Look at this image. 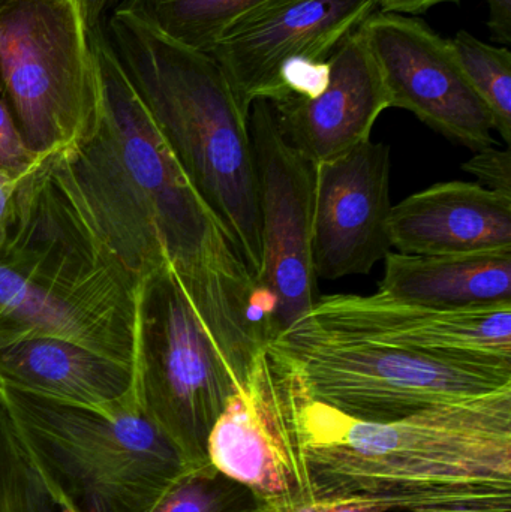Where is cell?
Here are the masks:
<instances>
[{
    "mask_svg": "<svg viewBox=\"0 0 511 512\" xmlns=\"http://www.w3.org/2000/svg\"><path fill=\"white\" fill-rule=\"evenodd\" d=\"M135 345L140 411L189 466L206 465L210 433L240 382L173 274L143 295Z\"/></svg>",
    "mask_w": 511,
    "mask_h": 512,
    "instance_id": "cell-7",
    "label": "cell"
},
{
    "mask_svg": "<svg viewBox=\"0 0 511 512\" xmlns=\"http://www.w3.org/2000/svg\"><path fill=\"white\" fill-rule=\"evenodd\" d=\"M17 182L18 177L0 170V248H2L6 222H8L9 206H11Z\"/></svg>",
    "mask_w": 511,
    "mask_h": 512,
    "instance_id": "cell-29",
    "label": "cell"
},
{
    "mask_svg": "<svg viewBox=\"0 0 511 512\" xmlns=\"http://www.w3.org/2000/svg\"><path fill=\"white\" fill-rule=\"evenodd\" d=\"M0 93L38 159L68 149L92 129L98 69L77 0L0 6Z\"/></svg>",
    "mask_w": 511,
    "mask_h": 512,
    "instance_id": "cell-5",
    "label": "cell"
},
{
    "mask_svg": "<svg viewBox=\"0 0 511 512\" xmlns=\"http://www.w3.org/2000/svg\"><path fill=\"white\" fill-rule=\"evenodd\" d=\"M107 36L129 83L257 280L263 242L249 116L221 66L120 8Z\"/></svg>",
    "mask_w": 511,
    "mask_h": 512,
    "instance_id": "cell-3",
    "label": "cell"
},
{
    "mask_svg": "<svg viewBox=\"0 0 511 512\" xmlns=\"http://www.w3.org/2000/svg\"><path fill=\"white\" fill-rule=\"evenodd\" d=\"M449 45L474 92L494 117L495 131L511 144V51L459 30Z\"/></svg>",
    "mask_w": 511,
    "mask_h": 512,
    "instance_id": "cell-21",
    "label": "cell"
},
{
    "mask_svg": "<svg viewBox=\"0 0 511 512\" xmlns=\"http://www.w3.org/2000/svg\"><path fill=\"white\" fill-rule=\"evenodd\" d=\"M0 385L104 414L140 411L134 366L54 337L0 340Z\"/></svg>",
    "mask_w": 511,
    "mask_h": 512,
    "instance_id": "cell-16",
    "label": "cell"
},
{
    "mask_svg": "<svg viewBox=\"0 0 511 512\" xmlns=\"http://www.w3.org/2000/svg\"><path fill=\"white\" fill-rule=\"evenodd\" d=\"M296 327L333 339L511 369V303L455 309L378 292L326 295Z\"/></svg>",
    "mask_w": 511,
    "mask_h": 512,
    "instance_id": "cell-10",
    "label": "cell"
},
{
    "mask_svg": "<svg viewBox=\"0 0 511 512\" xmlns=\"http://www.w3.org/2000/svg\"><path fill=\"white\" fill-rule=\"evenodd\" d=\"M99 80L92 129L38 159L30 195L86 254L90 273L137 309L171 273L242 381L278 334V300L231 248L123 72L102 27L89 30Z\"/></svg>",
    "mask_w": 511,
    "mask_h": 512,
    "instance_id": "cell-1",
    "label": "cell"
},
{
    "mask_svg": "<svg viewBox=\"0 0 511 512\" xmlns=\"http://www.w3.org/2000/svg\"><path fill=\"white\" fill-rule=\"evenodd\" d=\"M152 512H273L248 487L210 463L186 471Z\"/></svg>",
    "mask_w": 511,
    "mask_h": 512,
    "instance_id": "cell-22",
    "label": "cell"
},
{
    "mask_svg": "<svg viewBox=\"0 0 511 512\" xmlns=\"http://www.w3.org/2000/svg\"><path fill=\"white\" fill-rule=\"evenodd\" d=\"M275 343L309 397L360 421L389 423L511 387V369L333 339L303 327Z\"/></svg>",
    "mask_w": 511,
    "mask_h": 512,
    "instance_id": "cell-6",
    "label": "cell"
},
{
    "mask_svg": "<svg viewBox=\"0 0 511 512\" xmlns=\"http://www.w3.org/2000/svg\"><path fill=\"white\" fill-rule=\"evenodd\" d=\"M330 80L329 59L297 57L288 60L278 72V95L275 101L285 96L315 99L327 89Z\"/></svg>",
    "mask_w": 511,
    "mask_h": 512,
    "instance_id": "cell-23",
    "label": "cell"
},
{
    "mask_svg": "<svg viewBox=\"0 0 511 512\" xmlns=\"http://www.w3.org/2000/svg\"><path fill=\"white\" fill-rule=\"evenodd\" d=\"M9 2H12V0H0V6L6 5Z\"/></svg>",
    "mask_w": 511,
    "mask_h": 512,
    "instance_id": "cell-31",
    "label": "cell"
},
{
    "mask_svg": "<svg viewBox=\"0 0 511 512\" xmlns=\"http://www.w3.org/2000/svg\"><path fill=\"white\" fill-rule=\"evenodd\" d=\"M299 430L318 498L362 496L401 512H511V387L389 423L348 417L305 390Z\"/></svg>",
    "mask_w": 511,
    "mask_h": 512,
    "instance_id": "cell-2",
    "label": "cell"
},
{
    "mask_svg": "<svg viewBox=\"0 0 511 512\" xmlns=\"http://www.w3.org/2000/svg\"><path fill=\"white\" fill-rule=\"evenodd\" d=\"M267 0H126L134 15L171 41L209 53L225 30Z\"/></svg>",
    "mask_w": 511,
    "mask_h": 512,
    "instance_id": "cell-19",
    "label": "cell"
},
{
    "mask_svg": "<svg viewBox=\"0 0 511 512\" xmlns=\"http://www.w3.org/2000/svg\"><path fill=\"white\" fill-rule=\"evenodd\" d=\"M467 173L479 179L480 185L489 191L511 198V153L494 146L479 150L462 165Z\"/></svg>",
    "mask_w": 511,
    "mask_h": 512,
    "instance_id": "cell-25",
    "label": "cell"
},
{
    "mask_svg": "<svg viewBox=\"0 0 511 512\" xmlns=\"http://www.w3.org/2000/svg\"><path fill=\"white\" fill-rule=\"evenodd\" d=\"M54 337L135 369L134 330L99 315L0 262V340Z\"/></svg>",
    "mask_w": 511,
    "mask_h": 512,
    "instance_id": "cell-17",
    "label": "cell"
},
{
    "mask_svg": "<svg viewBox=\"0 0 511 512\" xmlns=\"http://www.w3.org/2000/svg\"><path fill=\"white\" fill-rule=\"evenodd\" d=\"M117 2L119 0H77L87 29L93 30L96 27H101L102 17H104L105 12L111 6L116 5Z\"/></svg>",
    "mask_w": 511,
    "mask_h": 512,
    "instance_id": "cell-30",
    "label": "cell"
},
{
    "mask_svg": "<svg viewBox=\"0 0 511 512\" xmlns=\"http://www.w3.org/2000/svg\"><path fill=\"white\" fill-rule=\"evenodd\" d=\"M0 396L77 512H152L192 468L143 412L104 414L5 385Z\"/></svg>",
    "mask_w": 511,
    "mask_h": 512,
    "instance_id": "cell-4",
    "label": "cell"
},
{
    "mask_svg": "<svg viewBox=\"0 0 511 512\" xmlns=\"http://www.w3.org/2000/svg\"><path fill=\"white\" fill-rule=\"evenodd\" d=\"M329 63V84L317 98L270 102L285 140L314 167L371 140L375 122L390 108L383 75L360 26L339 42Z\"/></svg>",
    "mask_w": 511,
    "mask_h": 512,
    "instance_id": "cell-14",
    "label": "cell"
},
{
    "mask_svg": "<svg viewBox=\"0 0 511 512\" xmlns=\"http://www.w3.org/2000/svg\"><path fill=\"white\" fill-rule=\"evenodd\" d=\"M461 0H375L380 11L419 15L441 3H459Z\"/></svg>",
    "mask_w": 511,
    "mask_h": 512,
    "instance_id": "cell-28",
    "label": "cell"
},
{
    "mask_svg": "<svg viewBox=\"0 0 511 512\" xmlns=\"http://www.w3.org/2000/svg\"><path fill=\"white\" fill-rule=\"evenodd\" d=\"M303 391L291 358L275 342L264 346L207 442L210 465L273 511L318 498L300 438Z\"/></svg>",
    "mask_w": 511,
    "mask_h": 512,
    "instance_id": "cell-8",
    "label": "cell"
},
{
    "mask_svg": "<svg viewBox=\"0 0 511 512\" xmlns=\"http://www.w3.org/2000/svg\"><path fill=\"white\" fill-rule=\"evenodd\" d=\"M491 38L503 47L511 44V0H486Z\"/></svg>",
    "mask_w": 511,
    "mask_h": 512,
    "instance_id": "cell-27",
    "label": "cell"
},
{
    "mask_svg": "<svg viewBox=\"0 0 511 512\" xmlns=\"http://www.w3.org/2000/svg\"><path fill=\"white\" fill-rule=\"evenodd\" d=\"M390 108L410 111L449 140L479 150L495 144L494 117L462 72L449 39L417 15L374 11L362 24Z\"/></svg>",
    "mask_w": 511,
    "mask_h": 512,
    "instance_id": "cell-11",
    "label": "cell"
},
{
    "mask_svg": "<svg viewBox=\"0 0 511 512\" xmlns=\"http://www.w3.org/2000/svg\"><path fill=\"white\" fill-rule=\"evenodd\" d=\"M273 512H390L387 505L362 496H321Z\"/></svg>",
    "mask_w": 511,
    "mask_h": 512,
    "instance_id": "cell-26",
    "label": "cell"
},
{
    "mask_svg": "<svg viewBox=\"0 0 511 512\" xmlns=\"http://www.w3.org/2000/svg\"><path fill=\"white\" fill-rule=\"evenodd\" d=\"M387 231L399 254L511 252V198L480 183H437L393 206Z\"/></svg>",
    "mask_w": 511,
    "mask_h": 512,
    "instance_id": "cell-15",
    "label": "cell"
},
{
    "mask_svg": "<svg viewBox=\"0 0 511 512\" xmlns=\"http://www.w3.org/2000/svg\"><path fill=\"white\" fill-rule=\"evenodd\" d=\"M390 147L371 140L315 167L312 262L317 279L368 274L392 251Z\"/></svg>",
    "mask_w": 511,
    "mask_h": 512,
    "instance_id": "cell-13",
    "label": "cell"
},
{
    "mask_svg": "<svg viewBox=\"0 0 511 512\" xmlns=\"http://www.w3.org/2000/svg\"><path fill=\"white\" fill-rule=\"evenodd\" d=\"M375 9V0H267L234 21L209 54L249 116L258 99L275 101L285 62L329 59Z\"/></svg>",
    "mask_w": 511,
    "mask_h": 512,
    "instance_id": "cell-12",
    "label": "cell"
},
{
    "mask_svg": "<svg viewBox=\"0 0 511 512\" xmlns=\"http://www.w3.org/2000/svg\"><path fill=\"white\" fill-rule=\"evenodd\" d=\"M0 512H77L39 465L2 396Z\"/></svg>",
    "mask_w": 511,
    "mask_h": 512,
    "instance_id": "cell-20",
    "label": "cell"
},
{
    "mask_svg": "<svg viewBox=\"0 0 511 512\" xmlns=\"http://www.w3.org/2000/svg\"><path fill=\"white\" fill-rule=\"evenodd\" d=\"M38 162L24 143L5 101L0 93V170L15 177L29 173Z\"/></svg>",
    "mask_w": 511,
    "mask_h": 512,
    "instance_id": "cell-24",
    "label": "cell"
},
{
    "mask_svg": "<svg viewBox=\"0 0 511 512\" xmlns=\"http://www.w3.org/2000/svg\"><path fill=\"white\" fill-rule=\"evenodd\" d=\"M378 294L431 306L511 303V252L405 255L389 252Z\"/></svg>",
    "mask_w": 511,
    "mask_h": 512,
    "instance_id": "cell-18",
    "label": "cell"
},
{
    "mask_svg": "<svg viewBox=\"0 0 511 512\" xmlns=\"http://www.w3.org/2000/svg\"><path fill=\"white\" fill-rule=\"evenodd\" d=\"M248 125L257 167L263 242L257 282L278 300L282 337L299 325L315 304V167L285 140L273 105L266 99L251 105Z\"/></svg>",
    "mask_w": 511,
    "mask_h": 512,
    "instance_id": "cell-9",
    "label": "cell"
}]
</instances>
